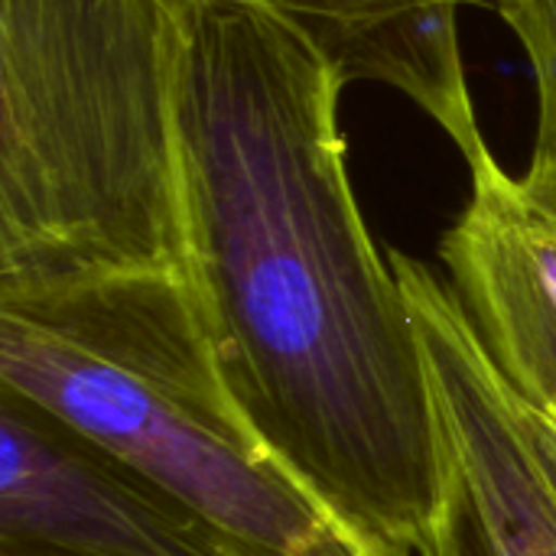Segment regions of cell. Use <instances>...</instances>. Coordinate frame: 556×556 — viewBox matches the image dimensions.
<instances>
[{"label":"cell","mask_w":556,"mask_h":556,"mask_svg":"<svg viewBox=\"0 0 556 556\" xmlns=\"http://www.w3.org/2000/svg\"><path fill=\"white\" fill-rule=\"evenodd\" d=\"M186 283L280 463L375 556H420L430 381L355 199L339 65L267 0H179Z\"/></svg>","instance_id":"6da1fadb"},{"label":"cell","mask_w":556,"mask_h":556,"mask_svg":"<svg viewBox=\"0 0 556 556\" xmlns=\"http://www.w3.org/2000/svg\"><path fill=\"white\" fill-rule=\"evenodd\" d=\"M179 0H0V296L186 280Z\"/></svg>","instance_id":"7a4b0ae2"},{"label":"cell","mask_w":556,"mask_h":556,"mask_svg":"<svg viewBox=\"0 0 556 556\" xmlns=\"http://www.w3.org/2000/svg\"><path fill=\"white\" fill-rule=\"evenodd\" d=\"M0 394L121 459L228 556H375L241 414L182 277L0 296Z\"/></svg>","instance_id":"3957f363"},{"label":"cell","mask_w":556,"mask_h":556,"mask_svg":"<svg viewBox=\"0 0 556 556\" xmlns=\"http://www.w3.org/2000/svg\"><path fill=\"white\" fill-rule=\"evenodd\" d=\"M420 339L437 502L420 556H556V479L528 404L485 358L450 283L391 251Z\"/></svg>","instance_id":"277c9868"},{"label":"cell","mask_w":556,"mask_h":556,"mask_svg":"<svg viewBox=\"0 0 556 556\" xmlns=\"http://www.w3.org/2000/svg\"><path fill=\"white\" fill-rule=\"evenodd\" d=\"M0 463V556H228L143 476L10 394Z\"/></svg>","instance_id":"5b68a950"},{"label":"cell","mask_w":556,"mask_h":556,"mask_svg":"<svg viewBox=\"0 0 556 556\" xmlns=\"http://www.w3.org/2000/svg\"><path fill=\"white\" fill-rule=\"evenodd\" d=\"M472 192L440 241L450 290L485 358L531 407L556 401V156L508 173L492 150L469 163Z\"/></svg>","instance_id":"8992f818"},{"label":"cell","mask_w":556,"mask_h":556,"mask_svg":"<svg viewBox=\"0 0 556 556\" xmlns=\"http://www.w3.org/2000/svg\"><path fill=\"white\" fill-rule=\"evenodd\" d=\"M293 20L345 75L417 104L456 143L466 163L489 143L459 39L463 0H267Z\"/></svg>","instance_id":"52a82bcc"},{"label":"cell","mask_w":556,"mask_h":556,"mask_svg":"<svg viewBox=\"0 0 556 556\" xmlns=\"http://www.w3.org/2000/svg\"><path fill=\"white\" fill-rule=\"evenodd\" d=\"M505 26L521 42L534 91L538 130L534 150L556 156V0H489Z\"/></svg>","instance_id":"ba28073f"},{"label":"cell","mask_w":556,"mask_h":556,"mask_svg":"<svg viewBox=\"0 0 556 556\" xmlns=\"http://www.w3.org/2000/svg\"><path fill=\"white\" fill-rule=\"evenodd\" d=\"M534 410H538V407H534ZM541 414H544V417H547V420H551V424H554V427H556V401H554V404H551V407H544Z\"/></svg>","instance_id":"9c48e42d"}]
</instances>
